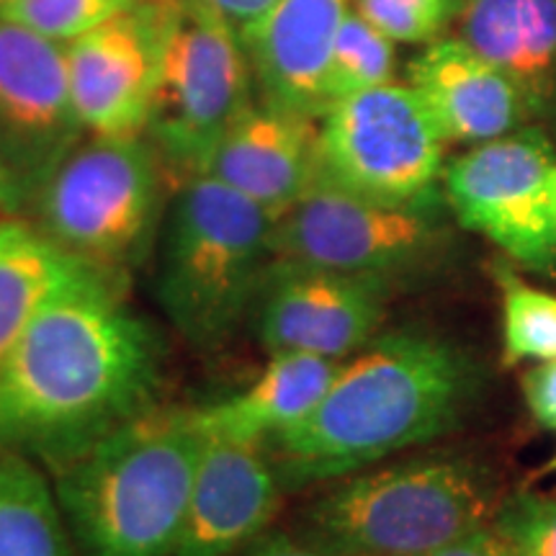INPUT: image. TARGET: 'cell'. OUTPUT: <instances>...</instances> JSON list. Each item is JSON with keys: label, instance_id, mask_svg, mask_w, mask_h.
<instances>
[{"label": "cell", "instance_id": "6da1fadb", "mask_svg": "<svg viewBox=\"0 0 556 556\" xmlns=\"http://www.w3.org/2000/svg\"><path fill=\"white\" fill-rule=\"evenodd\" d=\"M93 263L47 296L0 371V451L67 462L152 407L160 343Z\"/></svg>", "mask_w": 556, "mask_h": 556}, {"label": "cell", "instance_id": "7a4b0ae2", "mask_svg": "<svg viewBox=\"0 0 556 556\" xmlns=\"http://www.w3.org/2000/svg\"><path fill=\"white\" fill-rule=\"evenodd\" d=\"M482 387L479 361L454 340L394 330L348 356L319 405L270 443L289 482L343 479L456 430Z\"/></svg>", "mask_w": 556, "mask_h": 556}, {"label": "cell", "instance_id": "3957f363", "mask_svg": "<svg viewBox=\"0 0 556 556\" xmlns=\"http://www.w3.org/2000/svg\"><path fill=\"white\" fill-rule=\"evenodd\" d=\"M193 409H144L60 464L58 500L86 556H170L204 454Z\"/></svg>", "mask_w": 556, "mask_h": 556}, {"label": "cell", "instance_id": "277c9868", "mask_svg": "<svg viewBox=\"0 0 556 556\" xmlns=\"http://www.w3.org/2000/svg\"><path fill=\"white\" fill-rule=\"evenodd\" d=\"M495 471L469 454H430L348 475L307 513L328 556H422L492 523Z\"/></svg>", "mask_w": 556, "mask_h": 556}, {"label": "cell", "instance_id": "5b68a950", "mask_svg": "<svg viewBox=\"0 0 556 556\" xmlns=\"http://www.w3.org/2000/svg\"><path fill=\"white\" fill-rule=\"evenodd\" d=\"M274 217L219 178H186L165 229L160 302L193 343H214L258 296Z\"/></svg>", "mask_w": 556, "mask_h": 556}, {"label": "cell", "instance_id": "8992f818", "mask_svg": "<svg viewBox=\"0 0 556 556\" xmlns=\"http://www.w3.org/2000/svg\"><path fill=\"white\" fill-rule=\"evenodd\" d=\"M253 70L240 31L212 0H176L148 135L157 155L199 176L219 139L253 106Z\"/></svg>", "mask_w": 556, "mask_h": 556}, {"label": "cell", "instance_id": "52a82bcc", "mask_svg": "<svg viewBox=\"0 0 556 556\" xmlns=\"http://www.w3.org/2000/svg\"><path fill=\"white\" fill-rule=\"evenodd\" d=\"M451 248L441 197L392 204L319 178L270 227V261L379 278L420 274Z\"/></svg>", "mask_w": 556, "mask_h": 556}, {"label": "cell", "instance_id": "ba28073f", "mask_svg": "<svg viewBox=\"0 0 556 556\" xmlns=\"http://www.w3.org/2000/svg\"><path fill=\"white\" fill-rule=\"evenodd\" d=\"M157 157L142 137H90L37 191L39 227L99 268L137 263L157 222Z\"/></svg>", "mask_w": 556, "mask_h": 556}, {"label": "cell", "instance_id": "9c48e42d", "mask_svg": "<svg viewBox=\"0 0 556 556\" xmlns=\"http://www.w3.org/2000/svg\"><path fill=\"white\" fill-rule=\"evenodd\" d=\"M446 139L415 88L387 83L332 103L319 119V178L358 197H438Z\"/></svg>", "mask_w": 556, "mask_h": 556}, {"label": "cell", "instance_id": "30bf717a", "mask_svg": "<svg viewBox=\"0 0 556 556\" xmlns=\"http://www.w3.org/2000/svg\"><path fill=\"white\" fill-rule=\"evenodd\" d=\"M554 142L536 124L451 160L441 186L456 225L482 235L516 266L556 274Z\"/></svg>", "mask_w": 556, "mask_h": 556}, {"label": "cell", "instance_id": "8fae6325", "mask_svg": "<svg viewBox=\"0 0 556 556\" xmlns=\"http://www.w3.org/2000/svg\"><path fill=\"white\" fill-rule=\"evenodd\" d=\"M176 0H139L67 45L73 109L93 137L148 129Z\"/></svg>", "mask_w": 556, "mask_h": 556}, {"label": "cell", "instance_id": "7c38bea8", "mask_svg": "<svg viewBox=\"0 0 556 556\" xmlns=\"http://www.w3.org/2000/svg\"><path fill=\"white\" fill-rule=\"evenodd\" d=\"M80 131L67 45L0 16V152L29 193L78 148Z\"/></svg>", "mask_w": 556, "mask_h": 556}, {"label": "cell", "instance_id": "4fadbf2b", "mask_svg": "<svg viewBox=\"0 0 556 556\" xmlns=\"http://www.w3.org/2000/svg\"><path fill=\"white\" fill-rule=\"evenodd\" d=\"M270 268L258 307V338L268 353L345 361L377 338L392 283L296 263L274 261Z\"/></svg>", "mask_w": 556, "mask_h": 556}, {"label": "cell", "instance_id": "5bb4252c", "mask_svg": "<svg viewBox=\"0 0 556 556\" xmlns=\"http://www.w3.org/2000/svg\"><path fill=\"white\" fill-rule=\"evenodd\" d=\"M184 528L170 556H232L276 516L281 486L261 443L204 435Z\"/></svg>", "mask_w": 556, "mask_h": 556}, {"label": "cell", "instance_id": "9a60e30c", "mask_svg": "<svg viewBox=\"0 0 556 556\" xmlns=\"http://www.w3.org/2000/svg\"><path fill=\"white\" fill-rule=\"evenodd\" d=\"M351 0H276L240 34L263 103L323 119L328 70Z\"/></svg>", "mask_w": 556, "mask_h": 556}, {"label": "cell", "instance_id": "2e32d148", "mask_svg": "<svg viewBox=\"0 0 556 556\" xmlns=\"http://www.w3.org/2000/svg\"><path fill=\"white\" fill-rule=\"evenodd\" d=\"M201 173L232 186L274 219L281 217L319 180V119L253 103Z\"/></svg>", "mask_w": 556, "mask_h": 556}, {"label": "cell", "instance_id": "e0dca14e", "mask_svg": "<svg viewBox=\"0 0 556 556\" xmlns=\"http://www.w3.org/2000/svg\"><path fill=\"white\" fill-rule=\"evenodd\" d=\"M407 83L420 96L446 142H492L531 124V111L503 70L458 39H435L407 67Z\"/></svg>", "mask_w": 556, "mask_h": 556}, {"label": "cell", "instance_id": "ac0fdd59", "mask_svg": "<svg viewBox=\"0 0 556 556\" xmlns=\"http://www.w3.org/2000/svg\"><path fill=\"white\" fill-rule=\"evenodd\" d=\"M458 26L516 83L533 119H556V0H462Z\"/></svg>", "mask_w": 556, "mask_h": 556}, {"label": "cell", "instance_id": "d6986e66", "mask_svg": "<svg viewBox=\"0 0 556 556\" xmlns=\"http://www.w3.org/2000/svg\"><path fill=\"white\" fill-rule=\"evenodd\" d=\"M340 364L343 361L309 353H270L253 384L232 397L193 409L201 433L266 446L319 405Z\"/></svg>", "mask_w": 556, "mask_h": 556}, {"label": "cell", "instance_id": "ffe728a7", "mask_svg": "<svg viewBox=\"0 0 556 556\" xmlns=\"http://www.w3.org/2000/svg\"><path fill=\"white\" fill-rule=\"evenodd\" d=\"M83 266L41 227L0 217V371L47 296Z\"/></svg>", "mask_w": 556, "mask_h": 556}, {"label": "cell", "instance_id": "44dd1931", "mask_svg": "<svg viewBox=\"0 0 556 556\" xmlns=\"http://www.w3.org/2000/svg\"><path fill=\"white\" fill-rule=\"evenodd\" d=\"M65 513L47 477L18 451L0 456V556H70Z\"/></svg>", "mask_w": 556, "mask_h": 556}, {"label": "cell", "instance_id": "7402d4cb", "mask_svg": "<svg viewBox=\"0 0 556 556\" xmlns=\"http://www.w3.org/2000/svg\"><path fill=\"white\" fill-rule=\"evenodd\" d=\"M503 294V361L507 366L556 358V294L531 287L513 268L495 266Z\"/></svg>", "mask_w": 556, "mask_h": 556}, {"label": "cell", "instance_id": "603a6c76", "mask_svg": "<svg viewBox=\"0 0 556 556\" xmlns=\"http://www.w3.org/2000/svg\"><path fill=\"white\" fill-rule=\"evenodd\" d=\"M397 52L394 41L368 24L356 9L345 13L328 70L330 106L361 90L394 83Z\"/></svg>", "mask_w": 556, "mask_h": 556}, {"label": "cell", "instance_id": "cb8c5ba5", "mask_svg": "<svg viewBox=\"0 0 556 556\" xmlns=\"http://www.w3.org/2000/svg\"><path fill=\"white\" fill-rule=\"evenodd\" d=\"M135 3L139 0H5L0 3V16L41 37L70 45Z\"/></svg>", "mask_w": 556, "mask_h": 556}, {"label": "cell", "instance_id": "d4e9b609", "mask_svg": "<svg viewBox=\"0 0 556 556\" xmlns=\"http://www.w3.org/2000/svg\"><path fill=\"white\" fill-rule=\"evenodd\" d=\"M394 45H430L458 18L462 0H351Z\"/></svg>", "mask_w": 556, "mask_h": 556}, {"label": "cell", "instance_id": "484cf974", "mask_svg": "<svg viewBox=\"0 0 556 556\" xmlns=\"http://www.w3.org/2000/svg\"><path fill=\"white\" fill-rule=\"evenodd\" d=\"M492 523L516 556H556L554 492H518L503 500Z\"/></svg>", "mask_w": 556, "mask_h": 556}, {"label": "cell", "instance_id": "4316f807", "mask_svg": "<svg viewBox=\"0 0 556 556\" xmlns=\"http://www.w3.org/2000/svg\"><path fill=\"white\" fill-rule=\"evenodd\" d=\"M520 387H523L526 407L533 420L556 433V358L528 368Z\"/></svg>", "mask_w": 556, "mask_h": 556}, {"label": "cell", "instance_id": "83f0119b", "mask_svg": "<svg viewBox=\"0 0 556 556\" xmlns=\"http://www.w3.org/2000/svg\"><path fill=\"white\" fill-rule=\"evenodd\" d=\"M422 556H516V552L497 531L495 523H486Z\"/></svg>", "mask_w": 556, "mask_h": 556}, {"label": "cell", "instance_id": "f1b7e54d", "mask_svg": "<svg viewBox=\"0 0 556 556\" xmlns=\"http://www.w3.org/2000/svg\"><path fill=\"white\" fill-rule=\"evenodd\" d=\"M29 189L24 186V180L16 176V170L11 168L9 160L0 152V217H13L29 201Z\"/></svg>", "mask_w": 556, "mask_h": 556}, {"label": "cell", "instance_id": "f546056e", "mask_svg": "<svg viewBox=\"0 0 556 556\" xmlns=\"http://www.w3.org/2000/svg\"><path fill=\"white\" fill-rule=\"evenodd\" d=\"M245 556H328L309 539H294L289 533H276L255 544Z\"/></svg>", "mask_w": 556, "mask_h": 556}, {"label": "cell", "instance_id": "4dcf8cb0", "mask_svg": "<svg viewBox=\"0 0 556 556\" xmlns=\"http://www.w3.org/2000/svg\"><path fill=\"white\" fill-rule=\"evenodd\" d=\"M212 3L217 5V9L232 21L235 29L242 34L250 24H255L276 0H212Z\"/></svg>", "mask_w": 556, "mask_h": 556}, {"label": "cell", "instance_id": "1f68e13d", "mask_svg": "<svg viewBox=\"0 0 556 556\" xmlns=\"http://www.w3.org/2000/svg\"><path fill=\"white\" fill-rule=\"evenodd\" d=\"M544 471L546 475H556V454L544 464Z\"/></svg>", "mask_w": 556, "mask_h": 556}, {"label": "cell", "instance_id": "d6a6232c", "mask_svg": "<svg viewBox=\"0 0 556 556\" xmlns=\"http://www.w3.org/2000/svg\"><path fill=\"white\" fill-rule=\"evenodd\" d=\"M552 193H554V212H556V170H554V184H552Z\"/></svg>", "mask_w": 556, "mask_h": 556}, {"label": "cell", "instance_id": "836d02e7", "mask_svg": "<svg viewBox=\"0 0 556 556\" xmlns=\"http://www.w3.org/2000/svg\"><path fill=\"white\" fill-rule=\"evenodd\" d=\"M0 3H5V0H0Z\"/></svg>", "mask_w": 556, "mask_h": 556}]
</instances>
